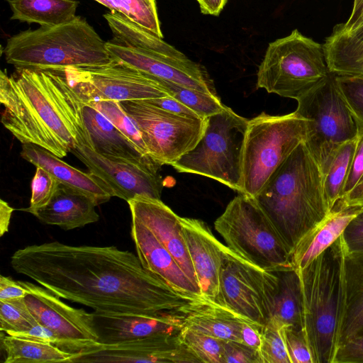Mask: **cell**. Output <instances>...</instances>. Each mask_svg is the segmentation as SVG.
<instances>
[{"label": "cell", "mask_w": 363, "mask_h": 363, "mask_svg": "<svg viewBox=\"0 0 363 363\" xmlns=\"http://www.w3.org/2000/svg\"><path fill=\"white\" fill-rule=\"evenodd\" d=\"M363 208L342 206L335 203L328 216L311 230L291 253L294 269L304 268L313 259L334 243L346 227Z\"/></svg>", "instance_id": "484cf974"}, {"label": "cell", "mask_w": 363, "mask_h": 363, "mask_svg": "<svg viewBox=\"0 0 363 363\" xmlns=\"http://www.w3.org/2000/svg\"><path fill=\"white\" fill-rule=\"evenodd\" d=\"M363 175V130L359 131L358 142L347 173L341 198L349 193ZM340 198V199H341Z\"/></svg>", "instance_id": "f6af8a7d"}, {"label": "cell", "mask_w": 363, "mask_h": 363, "mask_svg": "<svg viewBox=\"0 0 363 363\" xmlns=\"http://www.w3.org/2000/svg\"><path fill=\"white\" fill-rule=\"evenodd\" d=\"M60 184L48 171L41 167H36L31 182L30 206L21 210L31 213L45 206L57 191Z\"/></svg>", "instance_id": "b9f144b4"}, {"label": "cell", "mask_w": 363, "mask_h": 363, "mask_svg": "<svg viewBox=\"0 0 363 363\" xmlns=\"http://www.w3.org/2000/svg\"><path fill=\"white\" fill-rule=\"evenodd\" d=\"M363 332V251H346L339 347ZM338 347V348H339Z\"/></svg>", "instance_id": "4316f807"}, {"label": "cell", "mask_w": 363, "mask_h": 363, "mask_svg": "<svg viewBox=\"0 0 363 363\" xmlns=\"http://www.w3.org/2000/svg\"><path fill=\"white\" fill-rule=\"evenodd\" d=\"M342 235L298 274L302 303V331L313 363H334L344 294V258Z\"/></svg>", "instance_id": "277c9868"}, {"label": "cell", "mask_w": 363, "mask_h": 363, "mask_svg": "<svg viewBox=\"0 0 363 363\" xmlns=\"http://www.w3.org/2000/svg\"><path fill=\"white\" fill-rule=\"evenodd\" d=\"M254 199L291 253L331 211L323 173L304 142L274 172Z\"/></svg>", "instance_id": "3957f363"}, {"label": "cell", "mask_w": 363, "mask_h": 363, "mask_svg": "<svg viewBox=\"0 0 363 363\" xmlns=\"http://www.w3.org/2000/svg\"><path fill=\"white\" fill-rule=\"evenodd\" d=\"M358 138L359 136L341 145L323 177L324 187L331 209L341 198Z\"/></svg>", "instance_id": "d6a6232c"}, {"label": "cell", "mask_w": 363, "mask_h": 363, "mask_svg": "<svg viewBox=\"0 0 363 363\" xmlns=\"http://www.w3.org/2000/svg\"><path fill=\"white\" fill-rule=\"evenodd\" d=\"M128 203L131 217L136 218L153 233L189 278L199 286L184 238L181 217L161 199L138 197Z\"/></svg>", "instance_id": "ac0fdd59"}, {"label": "cell", "mask_w": 363, "mask_h": 363, "mask_svg": "<svg viewBox=\"0 0 363 363\" xmlns=\"http://www.w3.org/2000/svg\"><path fill=\"white\" fill-rule=\"evenodd\" d=\"M326 40L363 48V0L353 3L348 19L337 24Z\"/></svg>", "instance_id": "f35d334b"}, {"label": "cell", "mask_w": 363, "mask_h": 363, "mask_svg": "<svg viewBox=\"0 0 363 363\" xmlns=\"http://www.w3.org/2000/svg\"><path fill=\"white\" fill-rule=\"evenodd\" d=\"M264 326L252 321L245 322L242 328V342L259 352Z\"/></svg>", "instance_id": "816d5d0a"}, {"label": "cell", "mask_w": 363, "mask_h": 363, "mask_svg": "<svg viewBox=\"0 0 363 363\" xmlns=\"http://www.w3.org/2000/svg\"><path fill=\"white\" fill-rule=\"evenodd\" d=\"M337 86L360 130H363V78L335 74Z\"/></svg>", "instance_id": "ab89813d"}, {"label": "cell", "mask_w": 363, "mask_h": 363, "mask_svg": "<svg viewBox=\"0 0 363 363\" xmlns=\"http://www.w3.org/2000/svg\"><path fill=\"white\" fill-rule=\"evenodd\" d=\"M336 203L342 206L363 208V175L354 187Z\"/></svg>", "instance_id": "f5cc1de1"}, {"label": "cell", "mask_w": 363, "mask_h": 363, "mask_svg": "<svg viewBox=\"0 0 363 363\" xmlns=\"http://www.w3.org/2000/svg\"><path fill=\"white\" fill-rule=\"evenodd\" d=\"M113 33L116 43L157 54L179 55L182 52L140 27L118 12L104 15Z\"/></svg>", "instance_id": "f546056e"}, {"label": "cell", "mask_w": 363, "mask_h": 363, "mask_svg": "<svg viewBox=\"0 0 363 363\" xmlns=\"http://www.w3.org/2000/svg\"><path fill=\"white\" fill-rule=\"evenodd\" d=\"M70 152L109 187L113 196L127 202L138 197L161 199L164 182L160 168L107 157L79 142Z\"/></svg>", "instance_id": "9a60e30c"}, {"label": "cell", "mask_w": 363, "mask_h": 363, "mask_svg": "<svg viewBox=\"0 0 363 363\" xmlns=\"http://www.w3.org/2000/svg\"><path fill=\"white\" fill-rule=\"evenodd\" d=\"M111 59L121 62L145 74L201 91L216 94L206 71L184 54L167 55L153 53L106 42Z\"/></svg>", "instance_id": "e0dca14e"}, {"label": "cell", "mask_w": 363, "mask_h": 363, "mask_svg": "<svg viewBox=\"0 0 363 363\" xmlns=\"http://www.w3.org/2000/svg\"><path fill=\"white\" fill-rule=\"evenodd\" d=\"M21 156L48 171L60 184L88 196L96 206L108 202L113 196L109 187L99 178L70 166L38 145L23 144Z\"/></svg>", "instance_id": "603a6c76"}, {"label": "cell", "mask_w": 363, "mask_h": 363, "mask_svg": "<svg viewBox=\"0 0 363 363\" xmlns=\"http://www.w3.org/2000/svg\"><path fill=\"white\" fill-rule=\"evenodd\" d=\"M28 294V290L18 281L1 275L0 277V301L22 298Z\"/></svg>", "instance_id": "681fc988"}, {"label": "cell", "mask_w": 363, "mask_h": 363, "mask_svg": "<svg viewBox=\"0 0 363 363\" xmlns=\"http://www.w3.org/2000/svg\"><path fill=\"white\" fill-rule=\"evenodd\" d=\"M1 121L23 144L61 158L78 142L82 99L60 72L17 69L0 74Z\"/></svg>", "instance_id": "7a4b0ae2"}, {"label": "cell", "mask_w": 363, "mask_h": 363, "mask_svg": "<svg viewBox=\"0 0 363 363\" xmlns=\"http://www.w3.org/2000/svg\"><path fill=\"white\" fill-rule=\"evenodd\" d=\"M11 335L28 340L51 343L58 347L60 346L59 339L55 335V334L46 327L39 323L32 327L28 330L22 333H14Z\"/></svg>", "instance_id": "c3c4849f"}, {"label": "cell", "mask_w": 363, "mask_h": 363, "mask_svg": "<svg viewBox=\"0 0 363 363\" xmlns=\"http://www.w3.org/2000/svg\"><path fill=\"white\" fill-rule=\"evenodd\" d=\"M84 102L100 111L145 155L150 156L140 130L122 108L119 102L110 100H96Z\"/></svg>", "instance_id": "8d00e7d4"}, {"label": "cell", "mask_w": 363, "mask_h": 363, "mask_svg": "<svg viewBox=\"0 0 363 363\" xmlns=\"http://www.w3.org/2000/svg\"><path fill=\"white\" fill-rule=\"evenodd\" d=\"M180 222L202 297L214 301L226 245L216 239L203 221L181 217Z\"/></svg>", "instance_id": "44dd1931"}, {"label": "cell", "mask_w": 363, "mask_h": 363, "mask_svg": "<svg viewBox=\"0 0 363 363\" xmlns=\"http://www.w3.org/2000/svg\"><path fill=\"white\" fill-rule=\"evenodd\" d=\"M258 354L260 363H291L281 328L264 327Z\"/></svg>", "instance_id": "60d3db41"}, {"label": "cell", "mask_w": 363, "mask_h": 363, "mask_svg": "<svg viewBox=\"0 0 363 363\" xmlns=\"http://www.w3.org/2000/svg\"><path fill=\"white\" fill-rule=\"evenodd\" d=\"M13 208L4 200L0 201V235L2 236L9 230Z\"/></svg>", "instance_id": "11a10c76"}, {"label": "cell", "mask_w": 363, "mask_h": 363, "mask_svg": "<svg viewBox=\"0 0 363 363\" xmlns=\"http://www.w3.org/2000/svg\"><path fill=\"white\" fill-rule=\"evenodd\" d=\"M119 103L140 130L150 156L161 166L172 165L203 135L206 119L174 113L147 100Z\"/></svg>", "instance_id": "7c38bea8"}, {"label": "cell", "mask_w": 363, "mask_h": 363, "mask_svg": "<svg viewBox=\"0 0 363 363\" xmlns=\"http://www.w3.org/2000/svg\"><path fill=\"white\" fill-rule=\"evenodd\" d=\"M223 363H260L257 351L242 342L223 340Z\"/></svg>", "instance_id": "ee69618b"}, {"label": "cell", "mask_w": 363, "mask_h": 363, "mask_svg": "<svg viewBox=\"0 0 363 363\" xmlns=\"http://www.w3.org/2000/svg\"><path fill=\"white\" fill-rule=\"evenodd\" d=\"M168 94L194 111L200 118L206 119L222 111L223 104L217 94H212L183 86L178 84L156 78Z\"/></svg>", "instance_id": "836d02e7"}, {"label": "cell", "mask_w": 363, "mask_h": 363, "mask_svg": "<svg viewBox=\"0 0 363 363\" xmlns=\"http://www.w3.org/2000/svg\"><path fill=\"white\" fill-rule=\"evenodd\" d=\"M359 215H360L361 216H363V211H362V212L359 213Z\"/></svg>", "instance_id": "6f0895ef"}, {"label": "cell", "mask_w": 363, "mask_h": 363, "mask_svg": "<svg viewBox=\"0 0 363 363\" xmlns=\"http://www.w3.org/2000/svg\"><path fill=\"white\" fill-rule=\"evenodd\" d=\"M296 101L295 111L306 121L304 143L324 177L339 148L357 138L359 128L333 73Z\"/></svg>", "instance_id": "30bf717a"}, {"label": "cell", "mask_w": 363, "mask_h": 363, "mask_svg": "<svg viewBox=\"0 0 363 363\" xmlns=\"http://www.w3.org/2000/svg\"><path fill=\"white\" fill-rule=\"evenodd\" d=\"M162 38L155 0H94Z\"/></svg>", "instance_id": "1f68e13d"}, {"label": "cell", "mask_w": 363, "mask_h": 363, "mask_svg": "<svg viewBox=\"0 0 363 363\" xmlns=\"http://www.w3.org/2000/svg\"><path fill=\"white\" fill-rule=\"evenodd\" d=\"M214 227L228 248L252 264L269 272L294 269L289 248L254 198L235 196Z\"/></svg>", "instance_id": "8992f818"}, {"label": "cell", "mask_w": 363, "mask_h": 363, "mask_svg": "<svg viewBox=\"0 0 363 363\" xmlns=\"http://www.w3.org/2000/svg\"><path fill=\"white\" fill-rule=\"evenodd\" d=\"M178 334H156L113 343L98 342L74 353L69 363L200 362L181 342Z\"/></svg>", "instance_id": "2e32d148"}, {"label": "cell", "mask_w": 363, "mask_h": 363, "mask_svg": "<svg viewBox=\"0 0 363 363\" xmlns=\"http://www.w3.org/2000/svg\"><path fill=\"white\" fill-rule=\"evenodd\" d=\"M81 121L78 142L96 153L107 157L160 168V164L145 155L100 111L82 100Z\"/></svg>", "instance_id": "d6986e66"}, {"label": "cell", "mask_w": 363, "mask_h": 363, "mask_svg": "<svg viewBox=\"0 0 363 363\" xmlns=\"http://www.w3.org/2000/svg\"><path fill=\"white\" fill-rule=\"evenodd\" d=\"M281 332L291 363H313L302 329L284 325Z\"/></svg>", "instance_id": "7bdbcfd3"}, {"label": "cell", "mask_w": 363, "mask_h": 363, "mask_svg": "<svg viewBox=\"0 0 363 363\" xmlns=\"http://www.w3.org/2000/svg\"><path fill=\"white\" fill-rule=\"evenodd\" d=\"M334 363H363V332L340 345Z\"/></svg>", "instance_id": "bcb514c9"}, {"label": "cell", "mask_w": 363, "mask_h": 363, "mask_svg": "<svg viewBox=\"0 0 363 363\" xmlns=\"http://www.w3.org/2000/svg\"><path fill=\"white\" fill-rule=\"evenodd\" d=\"M330 74L323 45L294 29L269 44L256 86L296 100Z\"/></svg>", "instance_id": "ba28073f"}, {"label": "cell", "mask_w": 363, "mask_h": 363, "mask_svg": "<svg viewBox=\"0 0 363 363\" xmlns=\"http://www.w3.org/2000/svg\"><path fill=\"white\" fill-rule=\"evenodd\" d=\"M181 342L204 363H223V340L183 327L178 334Z\"/></svg>", "instance_id": "d590c367"}, {"label": "cell", "mask_w": 363, "mask_h": 363, "mask_svg": "<svg viewBox=\"0 0 363 363\" xmlns=\"http://www.w3.org/2000/svg\"><path fill=\"white\" fill-rule=\"evenodd\" d=\"M38 324L22 298L0 301V330L12 335L30 330Z\"/></svg>", "instance_id": "74e56055"}, {"label": "cell", "mask_w": 363, "mask_h": 363, "mask_svg": "<svg viewBox=\"0 0 363 363\" xmlns=\"http://www.w3.org/2000/svg\"><path fill=\"white\" fill-rule=\"evenodd\" d=\"M61 72L83 101L146 100L169 96L158 80L112 59L104 65L70 67Z\"/></svg>", "instance_id": "4fadbf2b"}, {"label": "cell", "mask_w": 363, "mask_h": 363, "mask_svg": "<svg viewBox=\"0 0 363 363\" xmlns=\"http://www.w3.org/2000/svg\"><path fill=\"white\" fill-rule=\"evenodd\" d=\"M347 251H363V216H357L342 235Z\"/></svg>", "instance_id": "7dc6e473"}, {"label": "cell", "mask_w": 363, "mask_h": 363, "mask_svg": "<svg viewBox=\"0 0 363 363\" xmlns=\"http://www.w3.org/2000/svg\"><path fill=\"white\" fill-rule=\"evenodd\" d=\"M131 236L143 267L162 280L186 300L202 297L201 289L185 274L170 252L153 233L132 217Z\"/></svg>", "instance_id": "ffe728a7"}, {"label": "cell", "mask_w": 363, "mask_h": 363, "mask_svg": "<svg viewBox=\"0 0 363 363\" xmlns=\"http://www.w3.org/2000/svg\"><path fill=\"white\" fill-rule=\"evenodd\" d=\"M10 264L17 274L97 314H152L178 310L187 301L147 271L137 255L115 246L28 245L11 255Z\"/></svg>", "instance_id": "6da1fadb"}, {"label": "cell", "mask_w": 363, "mask_h": 363, "mask_svg": "<svg viewBox=\"0 0 363 363\" xmlns=\"http://www.w3.org/2000/svg\"><path fill=\"white\" fill-rule=\"evenodd\" d=\"M12 11L11 20L40 26H51L75 18L79 2L75 0H7Z\"/></svg>", "instance_id": "83f0119b"}, {"label": "cell", "mask_w": 363, "mask_h": 363, "mask_svg": "<svg viewBox=\"0 0 363 363\" xmlns=\"http://www.w3.org/2000/svg\"><path fill=\"white\" fill-rule=\"evenodd\" d=\"M146 100L156 106L174 113L199 117L194 111L171 96Z\"/></svg>", "instance_id": "f907efd6"}, {"label": "cell", "mask_w": 363, "mask_h": 363, "mask_svg": "<svg viewBox=\"0 0 363 363\" xmlns=\"http://www.w3.org/2000/svg\"><path fill=\"white\" fill-rule=\"evenodd\" d=\"M306 135V121L296 111L281 116L262 113L249 120L240 194L255 198Z\"/></svg>", "instance_id": "9c48e42d"}, {"label": "cell", "mask_w": 363, "mask_h": 363, "mask_svg": "<svg viewBox=\"0 0 363 363\" xmlns=\"http://www.w3.org/2000/svg\"><path fill=\"white\" fill-rule=\"evenodd\" d=\"M279 285L276 272L252 264L226 246L214 301L264 327L272 317Z\"/></svg>", "instance_id": "8fae6325"}, {"label": "cell", "mask_w": 363, "mask_h": 363, "mask_svg": "<svg viewBox=\"0 0 363 363\" xmlns=\"http://www.w3.org/2000/svg\"><path fill=\"white\" fill-rule=\"evenodd\" d=\"M4 363H69L74 353L48 342L1 334Z\"/></svg>", "instance_id": "4dcf8cb0"}, {"label": "cell", "mask_w": 363, "mask_h": 363, "mask_svg": "<svg viewBox=\"0 0 363 363\" xmlns=\"http://www.w3.org/2000/svg\"><path fill=\"white\" fill-rule=\"evenodd\" d=\"M96 206L88 196L60 184L50 201L31 214L45 224L69 230L97 222Z\"/></svg>", "instance_id": "d4e9b609"}, {"label": "cell", "mask_w": 363, "mask_h": 363, "mask_svg": "<svg viewBox=\"0 0 363 363\" xmlns=\"http://www.w3.org/2000/svg\"><path fill=\"white\" fill-rule=\"evenodd\" d=\"M279 281L272 317L265 326L291 325L302 329L301 289L296 269L276 272Z\"/></svg>", "instance_id": "f1b7e54d"}, {"label": "cell", "mask_w": 363, "mask_h": 363, "mask_svg": "<svg viewBox=\"0 0 363 363\" xmlns=\"http://www.w3.org/2000/svg\"><path fill=\"white\" fill-rule=\"evenodd\" d=\"M99 342L113 343L156 334L177 335L184 327L178 310L139 315H105L93 312Z\"/></svg>", "instance_id": "7402d4cb"}, {"label": "cell", "mask_w": 363, "mask_h": 363, "mask_svg": "<svg viewBox=\"0 0 363 363\" xmlns=\"http://www.w3.org/2000/svg\"><path fill=\"white\" fill-rule=\"evenodd\" d=\"M326 62L331 73L363 78V48L325 40L323 45Z\"/></svg>", "instance_id": "e575fe53"}, {"label": "cell", "mask_w": 363, "mask_h": 363, "mask_svg": "<svg viewBox=\"0 0 363 363\" xmlns=\"http://www.w3.org/2000/svg\"><path fill=\"white\" fill-rule=\"evenodd\" d=\"M178 311L186 327L222 340L242 342V328L250 321L213 300L201 297L186 301Z\"/></svg>", "instance_id": "cb8c5ba5"}, {"label": "cell", "mask_w": 363, "mask_h": 363, "mask_svg": "<svg viewBox=\"0 0 363 363\" xmlns=\"http://www.w3.org/2000/svg\"><path fill=\"white\" fill-rule=\"evenodd\" d=\"M203 14L218 16L228 0H197Z\"/></svg>", "instance_id": "db71d44e"}, {"label": "cell", "mask_w": 363, "mask_h": 363, "mask_svg": "<svg viewBox=\"0 0 363 363\" xmlns=\"http://www.w3.org/2000/svg\"><path fill=\"white\" fill-rule=\"evenodd\" d=\"M18 281L28 290L23 303L39 324L55 334L60 349L76 353L99 342L93 312L67 305L43 286Z\"/></svg>", "instance_id": "5bb4252c"}, {"label": "cell", "mask_w": 363, "mask_h": 363, "mask_svg": "<svg viewBox=\"0 0 363 363\" xmlns=\"http://www.w3.org/2000/svg\"><path fill=\"white\" fill-rule=\"evenodd\" d=\"M3 51L6 62L16 69L61 71L104 65L112 60L106 42L80 16L20 32L7 40Z\"/></svg>", "instance_id": "5b68a950"}, {"label": "cell", "mask_w": 363, "mask_h": 363, "mask_svg": "<svg viewBox=\"0 0 363 363\" xmlns=\"http://www.w3.org/2000/svg\"><path fill=\"white\" fill-rule=\"evenodd\" d=\"M359 1V0H354V1H353V3H357V2H358Z\"/></svg>", "instance_id": "9f6ffc18"}, {"label": "cell", "mask_w": 363, "mask_h": 363, "mask_svg": "<svg viewBox=\"0 0 363 363\" xmlns=\"http://www.w3.org/2000/svg\"><path fill=\"white\" fill-rule=\"evenodd\" d=\"M248 121L228 106L210 116L196 145L172 166L179 172L209 177L240 193Z\"/></svg>", "instance_id": "52a82bcc"}]
</instances>
